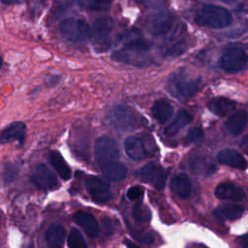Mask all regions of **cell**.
Returning <instances> with one entry per match:
<instances>
[{
  "label": "cell",
  "mask_w": 248,
  "mask_h": 248,
  "mask_svg": "<svg viewBox=\"0 0 248 248\" xmlns=\"http://www.w3.org/2000/svg\"><path fill=\"white\" fill-rule=\"evenodd\" d=\"M195 21L201 26L222 29L232 24V16L226 8L216 5H204L197 11Z\"/></svg>",
  "instance_id": "6da1fadb"
},
{
  "label": "cell",
  "mask_w": 248,
  "mask_h": 248,
  "mask_svg": "<svg viewBox=\"0 0 248 248\" xmlns=\"http://www.w3.org/2000/svg\"><path fill=\"white\" fill-rule=\"evenodd\" d=\"M201 86V79L180 72L173 74L168 81V90L175 98L187 100L193 97Z\"/></svg>",
  "instance_id": "7a4b0ae2"
},
{
  "label": "cell",
  "mask_w": 248,
  "mask_h": 248,
  "mask_svg": "<svg viewBox=\"0 0 248 248\" xmlns=\"http://www.w3.org/2000/svg\"><path fill=\"white\" fill-rule=\"evenodd\" d=\"M109 124L117 130L128 131L140 125V117L137 112L127 106H116L108 114Z\"/></svg>",
  "instance_id": "3957f363"
},
{
  "label": "cell",
  "mask_w": 248,
  "mask_h": 248,
  "mask_svg": "<svg viewBox=\"0 0 248 248\" xmlns=\"http://www.w3.org/2000/svg\"><path fill=\"white\" fill-rule=\"evenodd\" d=\"M113 26V21L109 16H102L95 20L90 38L96 49L104 51L110 46V34Z\"/></svg>",
  "instance_id": "277c9868"
},
{
  "label": "cell",
  "mask_w": 248,
  "mask_h": 248,
  "mask_svg": "<svg viewBox=\"0 0 248 248\" xmlns=\"http://www.w3.org/2000/svg\"><path fill=\"white\" fill-rule=\"evenodd\" d=\"M61 34L72 43H83L90 38L91 29L82 19L66 18L60 23Z\"/></svg>",
  "instance_id": "5b68a950"
},
{
  "label": "cell",
  "mask_w": 248,
  "mask_h": 248,
  "mask_svg": "<svg viewBox=\"0 0 248 248\" xmlns=\"http://www.w3.org/2000/svg\"><path fill=\"white\" fill-rule=\"evenodd\" d=\"M94 155L100 167L116 162L119 159V148L116 141L108 136L100 137L94 145Z\"/></svg>",
  "instance_id": "8992f818"
},
{
  "label": "cell",
  "mask_w": 248,
  "mask_h": 248,
  "mask_svg": "<svg viewBox=\"0 0 248 248\" xmlns=\"http://www.w3.org/2000/svg\"><path fill=\"white\" fill-rule=\"evenodd\" d=\"M248 64V55L238 46L227 48L220 57V66L223 70L230 73L240 72Z\"/></svg>",
  "instance_id": "52a82bcc"
},
{
  "label": "cell",
  "mask_w": 248,
  "mask_h": 248,
  "mask_svg": "<svg viewBox=\"0 0 248 248\" xmlns=\"http://www.w3.org/2000/svg\"><path fill=\"white\" fill-rule=\"evenodd\" d=\"M143 181L153 185L156 189H163L166 185L168 171L161 166L150 163L143 166L137 173Z\"/></svg>",
  "instance_id": "ba28073f"
},
{
  "label": "cell",
  "mask_w": 248,
  "mask_h": 248,
  "mask_svg": "<svg viewBox=\"0 0 248 248\" xmlns=\"http://www.w3.org/2000/svg\"><path fill=\"white\" fill-rule=\"evenodd\" d=\"M31 181L41 190L50 191L57 187L58 181L55 174L45 164H39L31 174Z\"/></svg>",
  "instance_id": "9c48e42d"
},
{
  "label": "cell",
  "mask_w": 248,
  "mask_h": 248,
  "mask_svg": "<svg viewBox=\"0 0 248 248\" xmlns=\"http://www.w3.org/2000/svg\"><path fill=\"white\" fill-rule=\"evenodd\" d=\"M85 186L90 197L97 202H108L112 197L109 185L97 176H89L86 178Z\"/></svg>",
  "instance_id": "30bf717a"
},
{
  "label": "cell",
  "mask_w": 248,
  "mask_h": 248,
  "mask_svg": "<svg viewBox=\"0 0 248 248\" xmlns=\"http://www.w3.org/2000/svg\"><path fill=\"white\" fill-rule=\"evenodd\" d=\"M173 22L174 18L170 14L160 12L147 20V29L154 36H163L171 29Z\"/></svg>",
  "instance_id": "8fae6325"
},
{
  "label": "cell",
  "mask_w": 248,
  "mask_h": 248,
  "mask_svg": "<svg viewBox=\"0 0 248 248\" xmlns=\"http://www.w3.org/2000/svg\"><path fill=\"white\" fill-rule=\"evenodd\" d=\"M217 160L220 164L241 170H245L248 168L247 160L239 152L233 149L221 150L217 155Z\"/></svg>",
  "instance_id": "7c38bea8"
},
{
  "label": "cell",
  "mask_w": 248,
  "mask_h": 248,
  "mask_svg": "<svg viewBox=\"0 0 248 248\" xmlns=\"http://www.w3.org/2000/svg\"><path fill=\"white\" fill-rule=\"evenodd\" d=\"M26 126L23 122H14L0 133V143L16 141L20 145L24 141Z\"/></svg>",
  "instance_id": "4fadbf2b"
},
{
  "label": "cell",
  "mask_w": 248,
  "mask_h": 248,
  "mask_svg": "<svg viewBox=\"0 0 248 248\" xmlns=\"http://www.w3.org/2000/svg\"><path fill=\"white\" fill-rule=\"evenodd\" d=\"M215 196L224 201H241L244 197V191L238 185L232 182H223L218 184L215 189Z\"/></svg>",
  "instance_id": "5bb4252c"
},
{
  "label": "cell",
  "mask_w": 248,
  "mask_h": 248,
  "mask_svg": "<svg viewBox=\"0 0 248 248\" xmlns=\"http://www.w3.org/2000/svg\"><path fill=\"white\" fill-rule=\"evenodd\" d=\"M74 220L90 237H97L99 235V224L92 214L84 211H78L74 216Z\"/></svg>",
  "instance_id": "9a60e30c"
},
{
  "label": "cell",
  "mask_w": 248,
  "mask_h": 248,
  "mask_svg": "<svg viewBox=\"0 0 248 248\" xmlns=\"http://www.w3.org/2000/svg\"><path fill=\"white\" fill-rule=\"evenodd\" d=\"M124 149L126 154L133 160H142L147 155V150L142 140L136 136H130L125 140Z\"/></svg>",
  "instance_id": "2e32d148"
},
{
  "label": "cell",
  "mask_w": 248,
  "mask_h": 248,
  "mask_svg": "<svg viewBox=\"0 0 248 248\" xmlns=\"http://www.w3.org/2000/svg\"><path fill=\"white\" fill-rule=\"evenodd\" d=\"M248 123V114L244 110H238L232 113L228 120L226 121V129L227 131L232 135L237 136L239 135L246 127Z\"/></svg>",
  "instance_id": "e0dca14e"
},
{
  "label": "cell",
  "mask_w": 248,
  "mask_h": 248,
  "mask_svg": "<svg viewBox=\"0 0 248 248\" xmlns=\"http://www.w3.org/2000/svg\"><path fill=\"white\" fill-rule=\"evenodd\" d=\"M236 107L234 101L225 97H215L207 103V108L211 112L218 116H225Z\"/></svg>",
  "instance_id": "ac0fdd59"
},
{
  "label": "cell",
  "mask_w": 248,
  "mask_h": 248,
  "mask_svg": "<svg viewBox=\"0 0 248 248\" xmlns=\"http://www.w3.org/2000/svg\"><path fill=\"white\" fill-rule=\"evenodd\" d=\"M172 192L180 198H187L191 194V181L185 173H178L172 177L170 181Z\"/></svg>",
  "instance_id": "d6986e66"
},
{
  "label": "cell",
  "mask_w": 248,
  "mask_h": 248,
  "mask_svg": "<svg viewBox=\"0 0 248 248\" xmlns=\"http://www.w3.org/2000/svg\"><path fill=\"white\" fill-rule=\"evenodd\" d=\"M66 231L59 224L50 225L46 232V241L48 247H61L64 243Z\"/></svg>",
  "instance_id": "ffe728a7"
},
{
  "label": "cell",
  "mask_w": 248,
  "mask_h": 248,
  "mask_svg": "<svg viewBox=\"0 0 248 248\" xmlns=\"http://www.w3.org/2000/svg\"><path fill=\"white\" fill-rule=\"evenodd\" d=\"M151 110L155 119L162 124L166 123L172 116L173 113L172 106L165 99L157 100L154 103Z\"/></svg>",
  "instance_id": "44dd1931"
},
{
  "label": "cell",
  "mask_w": 248,
  "mask_h": 248,
  "mask_svg": "<svg viewBox=\"0 0 248 248\" xmlns=\"http://www.w3.org/2000/svg\"><path fill=\"white\" fill-rule=\"evenodd\" d=\"M191 121H192V115L188 111L184 109H180L176 113L174 119L167 126V128L165 129V132L168 136H174Z\"/></svg>",
  "instance_id": "7402d4cb"
},
{
  "label": "cell",
  "mask_w": 248,
  "mask_h": 248,
  "mask_svg": "<svg viewBox=\"0 0 248 248\" xmlns=\"http://www.w3.org/2000/svg\"><path fill=\"white\" fill-rule=\"evenodd\" d=\"M104 176L110 181H120L126 177L127 169L122 164L112 162L101 167Z\"/></svg>",
  "instance_id": "603a6c76"
},
{
  "label": "cell",
  "mask_w": 248,
  "mask_h": 248,
  "mask_svg": "<svg viewBox=\"0 0 248 248\" xmlns=\"http://www.w3.org/2000/svg\"><path fill=\"white\" fill-rule=\"evenodd\" d=\"M48 160L61 178H63L64 180H68L71 177V168L68 166V164L58 151H51L48 155Z\"/></svg>",
  "instance_id": "cb8c5ba5"
},
{
  "label": "cell",
  "mask_w": 248,
  "mask_h": 248,
  "mask_svg": "<svg viewBox=\"0 0 248 248\" xmlns=\"http://www.w3.org/2000/svg\"><path fill=\"white\" fill-rule=\"evenodd\" d=\"M244 209L242 206L237 205V204H225L218 206L214 210V214L222 219H227V220H235L238 219Z\"/></svg>",
  "instance_id": "d4e9b609"
},
{
  "label": "cell",
  "mask_w": 248,
  "mask_h": 248,
  "mask_svg": "<svg viewBox=\"0 0 248 248\" xmlns=\"http://www.w3.org/2000/svg\"><path fill=\"white\" fill-rule=\"evenodd\" d=\"M17 173H18V169L16 165H14L12 163L5 164V166L2 170V173H1V178H2L3 183L6 185L12 183L16 178Z\"/></svg>",
  "instance_id": "484cf974"
},
{
  "label": "cell",
  "mask_w": 248,
  "mask_h": 248,
  "mask_svg": "<svg viewBox=\"0 0 248 248\" xmlns=\"http://www.w3.org/2000/svg\"><path fill=\"white\" fill-rule=\"evenodd\" d=\"M68 246L71 248L86 247V242L78 230L73 228L68 235Z\"/></svg>",
  "instance_id": "4316f807"
},
{
  "label": "cell",
  "mask_w": 248,
  "mask_h": 248,
  "mask_svg": "<svg viewBox=\"0 0 248 248\" xmlns=\"http://www.w3.org/2000/svg\"><path fill=\"white\" fill-rule=\"evenodd\" d=\"M78 3L81 8L90 11H104L109 6L105 0H78Z\"/></svg>",
  "instance_id": "83f0119b"
},
{
  "label": "cell",
  "mask_w": 248,
  "mask_h": 248,
  "mask_svg": "<svg viewBox=\"0 0 248 248\" xmlns=\"http://www.w3.org/2000/svg\"><path fill=\"white\" fill-rule=\"evenodd\" d=\"M133 216L139 222H145L150 219V212L142 204L138 203L133 209Z\"/></svg>",
  "instance_id": "f1b7e54d"
},
{
  "label": "cell",
  "mask_w": 248,
  "mask_h": 248,
  "mask_svg": "<svg viewBox=\"0 0 248 248\" xmlns=\"http://www.w3.org/2000/svg\"><path fill=\"white\" fill-rule=\"evenodd\" d=\"M187 48V45L185 42L180 41L175 44H173L171 46H170L166 50V55L169 57H175L181 55Z\"/></svg>",
  "instance_id": "f546056e"
},
{
  "label": "cell",
  "mask_w": 248,
  "mask_h": 248,
  "mask_svg": "<svg viewBox=\"0 0 248 248\" xmlns=\"http://www.w3.org/2000/svg\"><path fill=\"white\" fill-rule=\"evenodd\" d=\"M203 138H204V134L202 129L193 128L187 133V135L185 137V140L188 143H197V142L202 141L203 140Z\"/></svg>",
  "instance_id": "4dcf8cb0"
},
{
  "label": "cell",
  "mask_w": 248,
  "mask_h": 248,
  "mask_svg": "<svg viewBox=\"0 0 248 248\" xmlns=\"http://www.w3.org/2000/svg\"><path fill=\"white\" fill-rule=\"evenodd\" d=\"M142 194H143V189L140 186H132L127 191V197L132 201L140 199L142 196Z\"/></svg>",
  "instance_id": "1f68e13d"
},
{
  "label": "cell",
  "mask_w": 248,
  "mask_h": 248,
  "mask_svg": "<svg viewBox=\"0 0 248 248\" xmlns=\"http://www.w3.org/2000/svg\"><path fill=\"white\" fill-rule=\"evenodd\" d=\"M240 148L242 149V151L248 155V135L245 136L241 141H240Z\"/></svg>",
  "instance_id": "d6a6232c"
},
{
  "label": "cell",
  "mask_w": 248,
  "mask_h": 248,
  "mask_svg": "<svg viewBox=\"0 0 248 248\" xmlns=\"http://www.w3.org/2000/svg\"><path fill=\"white\" fill-rule=\"evenodd\" d=\"M238 242L240 243L241 246H243V247H248V234H245V235L241 236V237L238 239Z\"/></svg>",
  "instance_id": "836d02e7"
},
{
  "label": "cell",
  "mask_w": 248,
  "mask_h": 248,
  "mask_svg": "<svg viewBox=\"0 0 248 248\" xmlns=\"http://www.w3.org/2000/svg\"><path fill=\"white\" fill-rule=\"evenodd\" d=\"M0 1L5 5H14V4H17V3L21 2L22 0H0Z\"/></svg>",
  "instance_id": "e575fe53"
},
{
  "label": "cell",
  "mask_w": 248,
  "mask_h": 248,
  "mask_svg": "<svg viewBox=\"0 0 248 248\" xmlns=\"http://www.w3.org/2000/svg\"><path fill=\"white\" fill-rule=\"evenodd\" d=\"M222 2L226 3V4H233L236 0H221Z\"/></svg>",
  "instance_id": "d590c367"
},
{
  "label": "cell",
  "mask_w": 248,
  "mask_h": 248,
  "mask_svg": "<svg viewBox=\"0 0 248 248\" xmlns=\"http://www.w3.org/2000/svg\"><path fill=\"white\" fill-rule=\"evenodd\" d=\"M105 1H106L108 4H110V3H111L113 0H105Z\"/></svg>",
  "instance_id": "8d00e7d4"
},
{
  "label": "cell",
  "mask_w": 248,
  "mask_h": 248,
  "mask_svg": "<svg viewBox=\"0 0 248 248\" xmlns=\"http://www.w3.org/2000/svg\"><path fill=\"white\" fill-rule=\"evenodd\" d=\"M2 63H3V62H2V58L0 57V69H1V67H2Z\"/></svg>",
  "instance_id": "74e56055"
}]
</instances>
